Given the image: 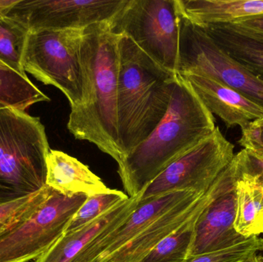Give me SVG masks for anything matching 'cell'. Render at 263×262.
I'll return each instance as SVG.
<instances>
[{
	"label": "cell",
	"mask_w": 263,
	"mask_h": 262,
	"mask_svg": "<svg viewBox=\"0 0 263 262\" xmlns=\"http://www.w3.org/2000/svg\"><path fill=\"white\" fill-rule=\"evenodd\" d=\"M129 198L126 193L115 189H110L106 193L88 196L74 215L65 233H70L84 227Z\"/></svg>",
	"instance_id": "603a6c76"
},
{
	"label": "cell",
	"mask_w": 263,
	"mask_h": 262,
	"mask_svg": "<svg viewBox=\"0 0 263 262\" xmlns=\"http://www.w3.org/2000/svg\"><path fill=\"white\" fill-rule=\"evenodd\" d=\"M260 251H263V238L253 236L227 249L189 256L185 262H240Z\"/></svg>",
	"instance_id": "cb8c5ba5"
},
{
	"label": "cell",
	"mask_w": 263,
	"mask_h": 262,
	"mask_svg": "<svg viewBox=\"0 0 263 262\" xmlns=\"http://www.w3.org/2000/svg\"><path fill=\"white\" fill-rule=\"evenodd\" d=\"M30 31L15 18H0V61L27 76L23 68V58Z\"/></svg>",
	"instance_id": "7402d4cb"
},
{
	"label": "cell",
	"mask_w": 263,
	"mask_h": 262,
	"mask_svg": "<svg viewBox=\"0 0 263 262\" xmlns=\"http://www.w3.org/2000/svg\"><path fill=\"white\" fill-rule=\"evenodd\" d=\"M46 185L69 196L79 194L91 196L110 190L100 177L77 158L51 149L46 158Z\"/></svg>",
	"instance_id": "9a60e30c"
},
{
	"label": "cell",
	"mask_w": 263,
	"mask_h": 262,
	"mask_svg": "<svg viewBox=\"0 0 263 262\" xmlns=\"http://www.w3.org/2000/svg\"><path fill=\"white\" fill-rule=\"evenodd\" d=\"M229 55L263 80V42L230 29L225 24L199 26Z\"/></svg>",
	"instance_id": "e0dca14e"
},
{
	"label": "cell",
	"mask_w": 263,
	"mask_h": 262,
	"mask_svg": "<svg viewBox=\"0 0 263 262\" xmlns=\"http://www.w3.org/2000/svg\"><path fill=\"white\" fill-rule=\"evenodd\" d=\"M128 0H18L7 16L30 32L83 29L109 23Z\"/></svg>",
	"instance_id": "30bf717a"
},
{
	"label": "cell",
	"mask_w": 263,
	"mask_h": 262,
	"mask_svg": "<svg viewBox=\"0 0 263 262\" xmlns=\"http://www.w3.org/2000/svg\"><path fill=\"white\" fill-rule=\"evenodd\" d=\"M234 156V146L216 126L210 136L158 175L138 198L144 201L178 191L205 193Z\"/></svg>",
	"instance_id": "9c48e42d"
},
{
	"label": "cell",
	"mask_w": 263,
	"mask_h": 262,
	"mask_svg": "<svg viewBox=\"0 0 263 262\" xmlns=\"http://www.w3.org/2000/svg\"><path fill=\"white\" fill-rule=\"evenodd\" d=\"M51 192L52 189L46 186L29 195L0 200V239L32 216Z\"/></svg>",
	"instance_id": "44dd1931"
},
{
	"label": "cell",
	"mask_w": 263,
	"mask_h": 262,
	"mask_svg": "<svg viewBox=\"0 0 263 262\" xmlns=\"http://www.w3.org/2000/svg\"><path fill=\"white\" fill-rule=\"evenodd\" d=\"M239 178L244 183L263 189V158L243 149L234 156Z\"/></svg>",
	"instance_id": "d4e9b609"
},
{
	"label": "cell",
	"mask_w": 263,
	"mask_h": 262,
	"mask_svg": "<svg viewBox=\"0 0 263 262\" xmlns=\"http://www.w3.org/2000/svg\"><path fill=\"white\" fill-rule=\"evenodd\" d=\"M181 15L197 26L230 24L263 15V0H177Z\"/></svg>",
	"instance_id": "2e32d148"
},
{
	"label": "cell",
	"mask_w": 263,
	"mask_h": 262,
	"mask_svg": "<svg viewBox=\"0 0 263 262\" xmlns=\"http://www.w3.org/2000/svg\"><path fill=\"white\" fill-rule=\"evenodd\" d=\"M216 128L214 115L178 74L165 116L149 136L118 165L128 196L139 197L158 175L210 136Z\"/></svg>",
	"instance_id": "6da1fadb"
},
{
	"label": "cell",
	"mask_w": 263,
	"mask_h": 262,
	"mask_svg": "<svg viewBox=\"0 0 263 262\" xmlns=\"http://www.w3.org/2000/svg\"><path fill=\"white\" fill-rule=\"evenodd\" d=\"M164 69L178 74L180 12L177 0H128L109 23Z\"/></svg>",
	"instance_id": "8992f818"
},
{
	"label": "cell",
	"mask_w": 263,
	"mask_h": 262,
	"mask_svg": "<svg viewBox=\"0 0 263 262\" xmlns=\"http://www.w3.org/2000/svg\"><path fill=\"white\" fill-rule=\"evenodd\" d=\"M217 186L216 178L205 193H195L185 198L121 249L100 262H140L161 240L205 207L214 197Z\"/></svg>",
	"instance_id": "7c38bea8"
},
{
	"label": "cell",
	"mask_w": 263,
	"mask_h": 262,
	"mask_svg": "<svg viewBox=\"0 0 263 262\" xmlns=\"http://www.w3.org/2000/svg\"><path fill=\"white\" fill-rule=\"evenodd\" d=\"M83 30L30 32L23 55L25 72L45 85L58 88L69 100L71 110L86 106L89 99V82L82 59Z\"/></svg>",
	"instance_id": "5b68a950"
},
{
	"label": "cell",
	"mask_w": 263,
	"mask_h": 262,
	"mask_svg": "<svg viewBox=\"0 0 263 262\" xmlns=\"http://www.w3.org/2000/svg\"><path fill=\"white\" fill-rule=\"evenodd\" d=\"M205 207L161 240L140 262H185L194 239L196 221Z\"/></svg>",
	"instance_id": "ffe728a7"
},
{
	"label": "cell",
	"mask_w": 263,
	"mask_h": 262,
	"mask_svg": "<svg viewBox=\"0 0 263 262\" xmlns=\"http://www.w3.org/2000/svg\"><path fill=\"white\" fill-rule=\"evenodd\" d=\"M181 76L190 83L207 109L219 116L227 127L240 126L243 129L252 122L263 118L262 106L223 83L203 75Z\"/></svg>",
	"instance_id": "4fadbf2b"
},
{
	"label": "cell",
	"mask_w": 263,
	"mask_h": 262,
	"mask_svg": "<svg viewBox=\"0 0 263 262\" xmlns=\"http://www.w3.org/2000/svg\"><path fill=\"white\" fill-rule=\"evenodd\" d=\"M177 73L217 80L263 108V80L232 58L202 28L190 23L181 14Z\"/></svg>",
	"instance_id": "52a82bcc"
},
{
	"label": "cell",
	"mask_w": 263,
	"mask_h": 262,
	"mask_svg": "<svg viewBox=\"0 0 263 262\" xmlns=\"http://www.w3.org/2000/svg\"><path fill=\"white\" fill-rule=\"evenodd\" d=\"M239 144L263 158V118L252 122L242 129Z\"/></svg>",
	"instance_id": "484cf974"
},
{
	"label": "cell",
	"mask_w": 263,
	"mask_h": 262,
	"mask_svg": "<svg viewBox=\"0 0 263 262\" xmlns=\"http://www.w3.org/2000/svg\"><path fill=\"white\" fill-rule=\"evenodd\" d=\"M237 212L235 229L246 238L263 234V189L242 180L236 183Z\"/></svg>",
	"instance_id": "d6986e66"
},
{
	"label": "cell",
	"mask_w": 263,
	"mask_h": 262,
	"mask_svg": "<svg viewBox=\"0 0 263 262\" xmlns=\"http://www.w3.org/2000/svg\"><path fill=\"white\" fill-rule=\"evenodd\" d=\"M225 25L239 33L263 42V15Z\"/></svg>",
	"instance_id": "4316f807"
},
{
	"label": "cell",
	"mask_w": 263,
	"mask_h": 262,
	"mask_svg": "<svg viewBox=\"0 0 263 262\" xmlns=\"http://www.w3.org/2000/svg\"><path fill=\"white\" fill-rule=\"evenodd\" d=\"M177 75L152 59L129 37L120 35L117 113L123 158L146 139L165 116Z\"/></svg>",
	"instance_id": "3957f363"
},
{
	"label": "cell",
	"mask_w": 263,
	"mask_h": 262,
	"mask_svg": "<svg viewBox=\"0 0 263 262\" xmlns=\"http://www.w3.org/2000/svg\"><path fill=\"white\" fill-rule=\"evenodd\" d=\"M49 143L40 119L15 109L0 110V200L46 187Z\"/></svg>",
	"instance_id": "277c9868"
},
{
	"label": "cell",
	"mask_w": 263,
	"mask_h": 262,
	"mask_svg": "<svg viewBox=\"0 0 263 262\" xmlns=\"http://www.w3.org/2000/svg\"><path fill=\"white\" fill-rule=\"evenodd\" d=\"M139 198H130L108 211L84 227L65 233L49 250L34 262H72L100 233L118 226L134 212Z\"/></svg>",
	"instance_id": "5bb4252c"
},
{
	"label": "cell",
	"mask_w": 263,
	"mask_h": 262,
	"mask_svg": "<svg viewBox=\"0 0 263 262\" xmlns=\"http://www.w3.org/2000/svg\"><path fill=\"white\" fill-rule=\"evenodd\" d=\"M109 23H97L83 30L82 59L89 86V99L71 110L67 128L77 139L96 145L117 164L123 158L119 144L117 92L119 40Z\"/></svg>",
	"instance_id": "7a4b0ae2"
},
{
	"label": "cell",
	"mask_w": 263,
	"mask_h": 262,
	"mask_svg": "<svg viewBox=\"0 0 263 262\" xmlns=\"http://www.w3.org/2000/svg\"><path fill=\"white\" fill-rule=\"evenodd\" d=\"M238 179L237 166L233 158L218 176L216 194L198 218L190 256L222 250L248 239L235 229Z\"/></svg>",
	"instance_id": "8fae6325"
},
{
	"label": "cell",
	"mask_w": 263,
	"mask_h": 262,
	"mask_svg": "<svg viewBox=\"0 0 263 262\" xmlns=\"http://www.w3.org/2000/svg\"><path fill=\"white\" fill-rule=\"evenodd\" d=\"M18 2V0H0V18L7 16L11 9Z\"/></svg>",
	"instance_id": "83f0119b"
},
{
	"label": "cell",
	"mask_w": 263,
	"mask_h": 262,
	"mask_svg": "<svg viewBox=\"0 0 263 262\" xmlns=\"http://www.w3.org/2000/svg\"><path fill=\"white\" fill-rule=\"evenodd\" d=\"M240 262H263V257L258 253H255L247 258V259Z\"/></svg>",
	"instance_id": "f1b7e54d"
},
{
	"label": "cell",
	"mask_w": 263,
	"mask_h": 262,
	"mask_svg": "<svg viewBox=\"0 0 263 262\" xmlns=\"http://www.w3.org/2000/svg\"><path fill=\"white\" fill-rule=\"evenodd\" d=\"M87 195H64L52 189L40 209L0 239V262H29L40 258L66 232Z\"/></svg>",
	"instance_id": "ba28073f"
},
{
	"label": "cell",
	"mask_w": 263,
	"mask_h": 262,
	"mask_svg": "<svg viewBox=\"0 0 263 262\" xmlns=\"http://www.w3.org/2000/svg\"><path fill=\"white\" fill-rule=\"evenodd\" d=\"M50 101L27 76L0 61V110L15 109L24 111L40 102Z\"/></svg>",
	"instance_id": "ac0fdd59"
}]
</instances>
